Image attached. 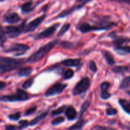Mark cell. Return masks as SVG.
<instances>
[{
	"mask_svg": "<svg viewBox=\"0 0 130 130\" xmlns=\"http://www.w3.org/2000/svg\"><path fill=\"white\" fill-rule=\"evenodd\" d=\"M32 72V68L31 67H26L20 69V70L18 71L17 74L20 77H27L31 74Z\"/></svg>",
	"mask_w": 130,
	"mask_h": 130,
	"instance_id": "cell-19",
	"label": "cell"
},
{
	"mask_svg": "<svg viewBox=\"0 0 130 130\" xmlns=\"http://www.w3.org/2000/svg\"><path fill=\"white\" fill-rule=\"evenodd\" d=\"M65 116L67 120L74 121L77 118V114L75 108L72 105H70L66 108L65 110Z\"/></svg>",
	"mask_w": 130,
	"mask_h": 130,
	"instance_id": "cell-13",
	"label": "cell"
},
{
	"mask_svg": "<svg viewBox=\"0 0 130 130\" xmlns=\"http://www.w3.org/2000/svg\"><path fill=\"white\" fill-rule=\"evenodd\" d=\"M46 17L45 15H43L39 17L36 18V19H34L33 20H32L31 22L29 23V24H27L26 25H25V27H24V30L23 32L24 33H27V32H31L35 30V29L41 24L43 22V20H44Z\"/></svg>",
	"mask_w": 130,
	"mask_h": 130,
	"instance_id": "cell-8",
	"label": "cell"
},
{
	"mask_svg": "<svg viewBox=\"0 0 130 130\" xmlns=\"http://www.w3.org/2000/svg\"><path fill=\"white\" fill-rule=\"evenodd\" d=\"M66 108H67V107H66V105H63V106L60 107H59V108H58V109H55V110H53V111L51 112V114H52V116L53 117L56 116L60 115V114H62L63 112H65Z\"/></svg>",
	"mask_w": 130,
	"mask_h": 130,
	"instance_id": "cell-28",
	"label": "cell"
},
{
	"mask_svg": "<svg viewBox=\"0 0 130 130\" xmlns=\"http://www.w3.org/2000/svg\"><path fill=\"white\" fill-rule=\"evenodd\" d=\"M90 86V80L88 77H84L80 81H79L75 87L74 88L72 94L74 96L79 95L85 92L89 89Z\"/></svg>",
	"mask_w": 130,
	"mask_h": 130,
	"instance_id": "cell-4",
	"label": "cell"
},
{
	"mask_svg": "<svg viewBox=\"0 0 130 130\" xmlns=\"http://www.w3.org/2000/svg\"><path fill=\"white\" fill-rule=\"evenodd\" d=\"M85 124V121L83 118H79L78 121L71 126L69 127L67 130H83Z\"/></svg>",
	"mask_w": 130,
	"mask_h": 130,
	"instance_id": "cell-16",
	"label": "cell"
},
{
	"mask_svg": "<svg viewBox=\"0 0 130 130\" xmlns=\"http://www.w3.org/2000/svg\"><path fill=\"white\" fill-rule=\"evenodd\" d=\"M29 49V46L27 44L15 43L12 44L11 46L6 48L4 50V52L10 53V52H20V53H24Z\"/></svg>",
	"mask_w": 130,
	"mask_h": 130,
	"instance_id": "cell-10",
	"label": "cell"
},
{
	"mask_svg": "<svg viewBox=\"0 0 130 130\" xmlns=\"http://www.w3.org/2000/svg\"><path fill=\"white\" fill-rule=\"evenodd\" d=\"M67 86V84H63L61 83H57L54 84L52 86H51L46 91L44 96L46 97L53 96L60 94L63 91L65 88Z\"/></svg>",
	"mask_w": 130,
	"mask_h": 130,
	"instance_id": "cell-7",
	"label": "cell"
},
{
	"mask_svg": "<svg viewBox=\"0 0 130 130\" xmlns=\"http://www.w3.org/2000/svg\"><path fill=\"white\" fill-rule=\"evenodd\" d=\"M119 104L123 110L126 113L129 114V103L124 99H119Z\"/></svg>",
	"mask_w": 130,
	"mask_h": 130,
	"instance_id": "cell-23",
	"label": "cell"
},
{
	"mask_svg": "<svg viewBox=\"0 0 130 130\" xmlns=\"http://www.w3.org/2000/svg\"><path fill=\"white\" fill-rule=\"evenodd\" d=\"M24 27H25V24L23 23L19 26L9 25V26H6L3 28L6 35L9 36L10 38H15L24 32Z\"/></svg>",
	"mask_w": 130,
	"mask_h": 130,
	"instance_id": "cell-5",
	"label": "cell"
},
{
	"mask_svg": "<svg viewBox=\"0 0 130 130\" xmlns=\"http://www.w3.org/2000/svg\"><path fill=\"white\" fill-rule=\"evenodd\" d=\"M129 42H130V38L123 36L117 37L113 41V43L116 46H123V44L128 43Z\"/></svg>",
	"mask_w": 130,
	"mask_h": 130,
	"instance_id": "cell-17",
	"label": "cell"
},
{
	"mask_svg": "<svg viewBox=\"0 0 130 130\" xmlns=\"http://www.w3.org/2000/svg\"><path fill=\"white\" fill-rule=\"evenodd\" d=\"M128 68L126 66H116L112 69V71L115 73H124V72L128 71Z\"/></svg>",
	"mask_w": 130,
	"mask_h": 130,
	"instance_id": "cell-26",
	"label": "cell"
},
{
	"mask_svg": "<svg viewBox=\"0 0 130 130\" xmlns=\"http://www.w3.org/2000/svg\"><path fill=\"white\" fill-rule=\"evenodd\" d=\"M22 1H25V0H22Z\"/></svg>",
	"mask_w": 130,
	"mask_h": 130,
	"instance_id": "cell-48",
	"label": "cell"
},
{
	"mask_svg": "<svg viewBox=\"0 0 130 130\" xmlns=\"http://www.w3.org/2000/svg\"><path fill=\"white\" fill-rule=\"evenodd\" d=\"M103 55L105 58V60H106L107 63L109 65V66H113L115 64V61H114V57H113L112 55L109 52L106 50L102 51Z\"/></svg>",
	"mask_w": 130,
	"mask_h": 130,
	"instance_id": "cell-20",
	"label": "cell"
},
{
	"mask_svg": "<svg viewBox=\"0 0 130 130\" xmlns=\"http://www.w3.org/2000/svg\"><path fill=\"white\" fill-rule=\"evenodd\" d=\"M70 27H71V24L69 23H67V24H65L63 26L61 27V29L60 30V31L58 32V34H57V36L60 37V36H63L67 30L69 29Z\"/></svg>",
	"mask_w": 130,
	"mask_h": 130,
	"instance_id": "cell-27",
	"label": "cell"
},
{
	"mask_svg": "<svg viewBox=\"0 0 130 130\" xmlns=\"http://www.w3.org/2000/svg\"><path fill=\"white\" fill-rule=\"evenodd\" d=\"M34 8H35V6L33 5V3L32 1L25 3L20 6L22 12L24 13H28L34 10Z\"/></svg>",
	"mask_w": 130,
	"mask_h": 130,
	"instance_id": "cell-18",
	"label": "cell"
},
{
	"mask_svg": "<svg viewBox=\"0 0 130 130\" xmlns=\"http://www.w3.org/2000/svg\"><path fill=\"white\" fill-rule=\"evenodd\" d=\"M110 86V83L109 82H104L100 85V88L102 91H107Z\"/></svg>",
	"mask_w": 130,
	"mask_h": 130,
	"instance_id": "cell-38",
	"label": "cell"
},
{
	"mask_svg": "<svg viewBox=\"0 0 130 130\" xmlns=\"http://www.w3.org/2000/svg\"><path fill=\"white\" fill-rule=\"evenodd\" d=\"M110 1H115V2L121 3H125L130 5V0H109Z\"/></svg>",
	"mask_w": 130,
	"mask_h": 130,
	"instance_id": "cell-41",
	"label": "cell"
},
{
	"mask_svg": "<svg viewBox=\"0 0 130 130\" xmlns=\"http://www.w3.org/2000/svg\"><path fill=\"white\" fill-rule=\"evenodd\" d=\"M91 1V0H86V1H84L83 3H81V5H75V6H72V8H70L67 9V10H63V11H62V12H61L60 13L59 15L57 17V18H63V17H66L68 16L69 15H70L71 13H73L74 11L81 9V8L83 7V6L85 5V4L87 3L88 2H89V1Z\"/></svg>",
	"mask_w": 130,
	"mask_h": 130,
	"instance_id": "cell-12",
	"label": "cell"
},
{
	"mask_svg": "<svg viewBox=\"0 0 130 130\" xmlns=\"http://www.w3.org/2000/svg\"><path fill=\"white\" fill-rule=\"evenodd\" d=\"M110 96H111V95H110L107 91H102L101 93H100V97H101L103 100L109 99Z\"/></svg>",
	"mask_w": 130,
	"mask_h": 130,
	"instance_id": "cell-36",
	"label": "cell"
},
{
	"mask_svg": "<svg viewBox=\"0 0 130 130\" xmlns=\"http://www.w3.org/2000/svg\"><path fill=\"white\" fill-rule=\"evenodd\" d=\"M90 102L89 101H88V100L85 101V102L82 104V105H81V109H80L79 113L78 119L79 118H83V114L88 110V108L90 107Z\"/></svg>",
	"mask_w": 130,
	"mask_h": 130,
	"instance_id": "cell-22",
	"label": "cell"
},
{
	"mask_svg": "<svg viewBox=\"0 0 130 130\" xmlns=\"http://www.w3.org/2000/svg\"><path fill=\"white\" fill-rule=\"evenodd\" d=\"M89 67H90V71L93 72V73H95L97 71V67H96V64H95V62L93 60L90 61V62H89Z\"/></svg>",
	"mask_w": 130,
	"mask_h": 130,
	"instance_id": "cell-35",
	"label": "cell"
},
{
	"mask_svg": "<svg viewBox=\"0 0 130 130\" xmlns=\"http://www.w3.org/2000/svg\"><path fill=\"white\" fill-rule=\"evenodd\" d=\"M60 24H55L54 25H52L50 27L47 28L45 30H43L41 32L38 33V34H36L33 38H34V40H39V39H43V38H46L48 37H50L52 36H53L55 34V32H56L57 29H58V27H59Z\"/></svg>",
	"mask_w": 130,
	"mask_h": 130,
	"instance_id": "cell-6",
	"label": "cell"
},
{
	"mask_svg": "<svg viewBox=\"0 0 130 130\" xmlns=\"http://www.w3.org/2000/svg\"><path fill=\"white\" fill-rule=\"evenodd\" d=\"M129 114H130V101L129 102Z\"/></svg>",
	"mask_w": 130,
	"mask_h": 130,
	"instance_id": "cell-46",
	"label": "cell"
},
{
	"mask_svg": "<svg viewBox=\"0 0 130 130\" xmlns=\"http://www.w3.org/2000/svg\"><path fill=\"white\" fill-rule=\"evenodd\" d=\"M0 1H1V2H3V1H5V0H0Z\"/></svg>",
	"mask_w": 130,
	"mask_h": 130,
	"instance_id": "cell-47",
	"label": "cell"
},
{
	"mask_svg": "<svg viewBox=\"0 0 130 130\" xmlns=\"http://www.w3.org/2000/svg\"><path fill=\"white\" fill-rule=\"evenodd\" d=\"M29 99L27 93L21 89H17L16 93L12 95H6L1 96V100L3 102H19L25 101Z\"/></svg>",
	"mask_w": 130,
	"mask_h": 130,
	"instance_id": "cell-3",
	"label": "cell"
},
{
	"mask_svg": "<svg viewBox=\"0 0 130 130\" xmlns=\"http://www.w3.org/2000/svg\"><path fill=\"white\" fill-rule=\"evenodd\" d=\"M6 34H5V32L3 30V27H1V46H2L3 45L4 43L6 41V37H5Z\"/></svg>",
	"mask_w": 130,
	"mask_h": 130,
	"instance_id": "cell-39",
	"label": "cell"
},
{
	"mask_svg": "<svg viewBox=\"0 0 130 130\" xmlns=\"http://www.w3.org/2000/svg\"><path fill=\"white\" fill-rule=\"evenodd\" d=\"M3 19L9 24H15L21 20L20 16L15 12H8L3 15Z\"/></svg>",
	"mask_w": 130,
	"mask_h": 130,
	"instance_id": "cell-11",
	"label": "cell"
},
{
	"mask_svg": "<svg viewBox=\"0 0 130 130\" xmlns=\"http://www.w3.org/2000/svg\"><path fill=\"white\" fill-rule=\"evenodd\" d=\"M24 63V59H16L10 57H1L0 58V72L1 74L15 70Z\"/></svg>",
	"mask_w": 130,
	"mask_h": 130,
	"instance_id": "cell-1",
	"label": "cell"
},
{
	"mask_svg": "<svg viewBox=\"0 0 130 130\" xmlns=\"http://www.w3.org/2000/svg\"><path fill=\"white\" fill-rule=\"evenodd\" d=\"M5 130H18V126L12 124H7L5 126Z\"/></svg>",
	"mask_w": 130,
	"mask_h": 130,
	"instance_id": "cell-40",
	"label": "cell"
},
{
	"mask_svg": "<svg viewBox=\"0 0 130 130\" xmlns=\"http://www.w3.org/2000/svg\"><path fill=\"white\" fill-rule=\"evenodd\" d=\"M81 60L80 58H68L61 62V64L67 67H77L81 63Z\"/></svg>",
	"mask_w": 130,
	"mask_h": 130,
	"instance_id": "cell-14",
	"label": "cell"
},
{
	"mask_svg": "<svg viewBox=\"0 0 130 130\" xmlns=\"http://www.w3.org/2000/svg\"><path fill=\"white\" fill-rule=\"evenodd\" d=\"M130 87V76L125 77L122 81L121 84L120 86H119V89L121 90H124V89L128 88Z\"/></svg>",
	"mask_w": 130,
	"mask_h": 130,
	"instance_id": "cell-24",
	"label": "cell"
},
{
	"mask_svg": "<svg viewBox=\"0 0 130 130\" xmlns=\"http://www.w3.org/2000/svg\"><path fill=\"white\" fill-rule=\"evenodd\" d=\"M33 83H34V78L29 79L27 80L26 81L23 83L22 85V88L24 90H27L29 88L31 87V86L32 85Z\"/></svg>",
	"mask_w": 130,
	"mask_h": 130,
	"instance_id": "cell-32",
	"label": "cell"
},
{
	"mask_svg": "<svg viewBox=\"0 0 130 130\" xmlns=\"http://www.w3.org/2000/svg\"><path fill=\"white\" fill-rule=\"evenodd\" d=\"M77 1H85V0H77Z\"/></svg>",
	"mask_w": 130,
	"mask_h": 130,
	"instance_id": "cell-43",
	"label": "cell"
},
{
	"mask_svg": "<svg viewBox=\"0 0 130 130\" xmlns=\"http://www.w3.org/2000/svg\"><path fill=\"white\" fill-rule=\"evenodd\" d=\"M126 128H127V129H129V130H130V127H126Z\"/></svg>",
	"mask_w": 130,
	"mask_h": 130,
	"instance_id": "cell-45",
	"label": "cell"
},
{
	"mask_svg": "<svg viewBox=\"0 0 130 130\" xmlns=\"http://www.w3.org/2000/svg\"><path fill=\"white\" fill-rule=\"evenodd\" d=\"M56 43H57L56 41H53L41 46L37 52L33 53L30 57L27 58V62L29 63H35V62L40 61L44 58V56L46 55L53 49Z\"/></svg>",
	"mask_w": 130,
	"mask_h": 130,
	"instance_id": "cell-2",
	"label": "cell"
},
{
	"mask_svg": "<svg viewBox=\"0 0 130 130\" xmlns=\"http://www.w3.org/2000/svg\"><path fill=\"white\" fill-rule=\"evenodd\" d=\"M94 130H117L116 129L111 128V127H107V126H104L97 125L95 126Z\"/></svg>",
	"mask_w": 130,
	"mask_h": 130,
	"instance_id": "cell-37",
	"label": "cell"
},
{
	"mask_svg": "<svg viewBox=\"0 0 130 130\" xmlns=\"http://www.w3.org/2000/svg\"><path fill=\"white\" fill-rule=\"evenodd\" d=\"M48 113H49L48 111L44 112L41 113V114L38 115V116L36 117L35 118L32 119V120L29 122V126H34L38 124L39 122H41L42 120H43V119H45V118H46Z\"/></svg>",
	"mask_w": 130,
	"mask_h": 130,
	"instance_id": "cell-15",
	"label": "cell"
},
{
	"mask_svg": "<svg viewBox=\"0 0 130 130\" xmlns=\"http://www.w3.org/2000/svg\"><path fill=\"white\" fill-rule=\"evenodd\" d=\"M37 109L36 106H33L32 107L29 108L28 109H27L25 111V113H24V116H29L30 114H32L33 113L35 112L36 110Z\"/></svg>",
	"mask_w": 130,
	"mask_h": 130,
	"instance_id": "cell-33",
	"label": "cell"
},
{
	"mask_svg": "<svg viewBox=\"0 0 130 130\" xmlns=\"http://www.w3.org/2000/svg\"><path fill=\"white\" fill-rule=\"evenodd\" d=\"M79 30L83 33H87L91 31H95V30H108V28L106 27L99 26V25H91L87 23H83L81 24L77 27Z\"/></svg>",
	"mask_w": 130,
	"mask_h": 130,
	"instance_id": "cell-9",
	"label": "cell"
},
{
	"mask_svg": "<svg viewBox=\"0 0 130 130\" xmlns=\"http://www.w3.org/2000/svg\"><path fill=\"white\" fill-rule=\"evenodd\" d=\"M64 121L65 118L62 116H59L55 118L54 119H53L52 121L51 122V124H52V126H57L63 123Z\"/></svg>",
	"mask_w": 130,
	"mask_h": 130,
	"instance_id": "cell-25",
	"label": "cell"
},
{
	"mask_svg": "<svg viewBox=\"0 0 130 130\" xmlns=\"http://www.w3.org/2000/svg\"><path fill=\"white\" fill-rule=\"evenodd\" d=\"M114 50L120 55L128 54V53H130V46H116L114 48Z\"/></svg>",
	"mask_w": 130,
	"mask_h": 130,
	"instance_id": "cell-21",
	"label": "cell"
},
{
	"mask_svg": "<svg viewBox=\"0 0 130 130\" xmlns=\"http://www.w3.org/2000/svg\"><path fill=\"white\" fill-rule=\"evenodd\" d=\"M20 117H21V112H17L8 116V118L11 121H18L20 119Z\"/></svg>",
	"mask_w": 130,
	"mask_h": 130,
	"instance_id": "cell-31",
	"label": "cell"
},
{
	"mask_svg": "<svg viewBox=\"0 0 130 130\" xmlns=\"http://www.w3.org/2000/svg\"><path fill=\"white\" fill-rule=\"evenodd\" d=\"M74 74V72L72 69H67V71H65L63 74V77L65 79H69L71 77H73Z\"/></svg>",
	"mask_w": 130,
	"mask_h": 130,
	"instance_id": "cell-30",
	"label": "cell"
},
{
	"mask_svg": "<svg viewBox=\"0 0 130 130\" xmlns=\"http://www.w3.org/2000/svg\"><path fill=\"white\" fill-rule=\"evenodd\" d=\"M118 111L114 108H108L106 110V114L109 116H111L116 115L118 114Z\"/></svg>",
	"mask_w": 130,
	"mask_h": 130,
	"instance_id": "cell-34",
	"label": "cell"
},
{
	"mask_svg": "<svg viewBox=\"0 0 130 130\" xmlns=\"http://www.w3.org/2000/svg\"><path fill=\"white\" fill-rule=\"evenodd\" d=\"M5 87H6V83L3 81H1L0 82V90H3Z\"/></svg>",
	"mask_w": 130,
	"mask_h": 130,
	"instance_id": "cell-42",
	"label": "cell"
},
{
	"mask_svg": "<svg viewBox=\"0 0 130 130\" xmlns=\"http://www.w3.org/2000/svg\"><path fill=\"white\" fill-rule=\"evenodd\" d=\"M29 126V122L27 120H20L19 122L18 130H23Z\"/></svg>",
	"mask_w": 130,
	"mask_h": 130,
	"instance_id": "cell-29",
	"label": "cell"
},
{
	"mask_svg": "<svg viewBox=\"0 0 130 130\" xmlns=\"http://www.w3.org/2000/svg\"><path fill=\"white\" fill-rule=\"evenodd\" d=\"M127 93H128V95H130V91H128V92H127Z\"/></svg>",
	"mask_w": 130,
	"mask_h": 130,
	"instance_id": "cell-44",
	"label": "cell"
}]
</instances>
